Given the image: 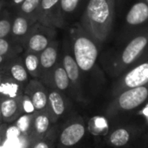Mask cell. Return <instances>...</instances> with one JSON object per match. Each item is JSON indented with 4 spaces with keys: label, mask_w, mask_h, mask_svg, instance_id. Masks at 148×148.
Instances as JSON below:
<instances>
[{
    "label": "cell",
    "mask_w": 148,
    "mask_h": 148,
    "mask_svg": "<svg viewBox=\"0 0 148 148\" xmlns=\"http://www.w3.org/2000/svg\"><path fill=\"white\" fill-rule=\"evenodd\" d=\"M69 41L73 56L82 72L86 95L90 102L101 93L107 83V75L99 64L100 47L79 23L71 28Z\"/></svg>",
    "instance_id": "1"
},
{
    "label": "cell",
    "mask_w": 148,
    "mask_h": 148,
    "mask_svg": "<svg viewBox=\"0 0 148 148\" xmlns=\"http://www.w3.org/2000/svg\"><path fill=\"white\" fill-rule=\"evenodd\" d=\"M148 46V25L127 38L119 42L117 47L103 54L100 63L106 75L115 80L139 63Z\"/></svg>",
    "instance_id": "2"
},
{
    "label": "cell",
    "mask_w": 148,
    "mask_h": 148,
    "mask_svg": "<svg viewBox=\"0 0 148 148\" xmlns=\"http://www.w3.org/2000/svg\"><path fill=\"white\" fill-rule=\"evenodd\" d=\"M115 15V0H88L79 24L101 48L111 36Z\"/></svg>",
    "instance_id": "3"
},
{
    "label": "cell",
    "mask_w": 148,
    "mask_h": 148,
    "mask_svg": "<svg viewBox=\"0 0 148 148\" xmlns=\"http://www.w3.org/2000/svg\"><path fill=\"white\" fill-rule=\"evenodd\" d=\"M109 148H142L148 147V129L144 121L130 114L111 123V128L103 140Z\"/></svg>",
    "instance_id": "4"
},
{
    "label": "cell",
    "mask_w": 148,
    "mask_h": 148,
    "mask_svg": "<svg viewBox=\"0 0 148 148\" xmlns=\"http://www.w3.org/2000/svg\"><path fill=\"white\" fill-rule=\"evenodd\" d=\"M148 102V83L123 91L109 100L103 114L114 122L139 109Z\"/></svg>",
    "instance_id": "5"
},
{
    "label": "cell",
    "mask_w": 148,
    "mask_h": 148,
    "mask_svg": "<svg viewBox=\"0 0 148 148\" xmlns=\"http://www.w3.org/2000/svg\"><path fill=\"white\" fill-rule=\"evenodd\" d=\"M60 59L70 82L72 100L80 104L86 105L89 103L86 95L84 80L82 72L73 56L69 39L65 40L60 48Z\"/></svg>",
    "instance_id": "6"
},
{
    "label": "cell",
    "mask_w": 148,
    "mask_h": 148,
    "mask_svg": "<svg viewBox=\"0 0 148 148\" xmlns=\"http://www.w3.org/2000/svg\"><path fill=\"white\" fill-rule=\"evenodd\" d=\"M88 134L86 120L74 114L60 127L56 148H77Z\"/></svg>",
    "instance_id": "7"
},
{
    "label": "cell",
    "mask_w": 148,
    "mask_h": 148,
    "mask_svg": "<svg viewBox=\"0 0 148 148\" xmlns=\"http://www.w3.org/2000/svg\"><path fill=\"white\" fill-rule=\"evenodd\" d=\"M148 83V61L139 63L114 80L109 92V100L129 88Z\"/></svg>",
    "instance_id": "8"
},
{
    "label": "cell",
    "mask_w": 148,
    "mask_h": 148,
    "mask_svg": "<svg viewBox=\"0 0 148 148\" xmlns=\"http://www.w3.org/2000/svg\"><path fill=\"white\" fill-rule=\"evenodd\" d=\"M56 29L36 22L23 42L22 47L23 51L40 54L56 39Z\"/></svg>",
    "instance_id": "9"
},
{
    "label": "cell",
    "mask_w": 148,
    "mask_h": 148,
    "mask_svg": "<svg viewBox=\"0 0 148 148\" xmlns=\"http://www.w3.org/2000/svg\"><path fill=\"white\" fill-rule=\"evenodd\" d=\"M148 25V4L144 0H137L127 10L121 41L144 29Z\"/></svg>",
    "instance_id": "10"
},
{
    "label": "cell",
    "mask_w": 148,
    "mask_h": 148,
    "mask_svg": "<svg viewBox=\"0 0 148 148\" xmlns=\"http://www.w3.org/2000/svg\"><path fill=\"white\" fill-rule=\"evenodd\" d=\"M60 42L56 39L39 54L40 60V78L39 80L48 87L52 71L60 59Z\"/></svg>",
    "instance_id": "11"
},
{
    "label": "cell",
    "mask_w": 148,
    "mask_h": 148,
    "mask_svg": "<svg viewBox=\"0 0 148 148\" xmlns=\"http://www.w3.org/2000/svg\"><path fill=\"white\" fill-rule=\"evenodd\" d=\"M48 93L49 99L46 112L51 122L56 124L58 120L65 114L72 100L66 95L52 88H48Z\"/></svg>",
    "instance_id": "12"
},
{
    "label": "cell",
    "mask_w": 148,
    "mask_h": 148,
    "mask_svg": "<svg viewBox=\"0 0 148 148\" xmlns=\"http://www.w3.org/2000/svg\"><path fill=\"white\" fill-rule=\"evenodd\" d=\"M38 22L55 29L64 28L60 13V0H41Z\"/></svg>",
    "instance_id": "13"
},
{
    "label": "cell",
    "mask_w": 148,
    "mask_h": 148,
    "mask_svg": "<svg viewBox=\"0 0 148 148\" xmlns=\"http://www.w3.org/2000/svg\"><path fill=\"white\" fill-rule=\"evenodd\" d=\"M25 95L32 101L36 112L46 111L48 106V88L38 79L31 78L24 88Z\"/></svg>",
    "instance_id": "14"
},
{
    "label": "cell",
    "mask_w": 148,
    "mask_h": 148,
    "mask_svg": "<svg viewBox=\"0 0 148 148\" xmlns=\"http://www.w3.org/2000/svg\"><path fill=\"white\" fill-rule=\"evenodd\" d=\"M86 123L88 134L93 137L95 141L101 143L104 146L103 140L111 128L109 119L104 114H99L90 117L86 121Z\"/></svg>",
    "instance_id": "15"
},
{
    "label": "cell",
    "mask_w": 148,
    "mask_h": 148,
    "mask_svg": "<svg viewBox=\"0 0 148 148\" xmlns=\"http://www.w3.org/2000/svg\"><path fill=\"white\" fill-rule=\"evenodd\" d=\"M36 23L17 12H13V20L9 38L22 46L23 42Z\"/></svg>",
    "instance_id": "16"
},
{
    "label": "cell",
    "mask_w": 148,
    "mask_h": 148,
    "mask_svg": "<svg viewBox=\"0 0 148 148\" xmlns=\"http://www.w3.org/2000/svg\"><path fill=\"white\" fill-rule=\"evenodd\" d=\"M2 66L5 73L10 77L24 86H26L29 81L31 79L23 65L21 54L10 58L4 63H3Z\"/></svg>",
    "instance_id": "17"
},
{
    "label": "cell",
    "mask_w": 148,
    "mask_h": 148,
    "mask_svg": "<svg viewBox=\"0 0 148 148\" xmlns=\"http://www.w3.org/2000/svg\"><path fill=\"white\" fill-rule=\"evenodd\" d=\"M47 88H55L62 92V94L66 95L69 98L72 100V89L70 86V82L62 66L61 59H59V62H57V64L56 65L52 71L49 84Z\"/></svg>",
    "instance_id": "18"
},
{
    "label": "cell",
    "mask_w": 148,
    "mask_h": 148,
    "mask_svg": "<svg viewBox=\"0 0 148 148\" xmlns=\"http://www.w3.org/2000/svg\"><path fill=\"white\" fill-rule=\"evenodd\" d=\"M54 124L51 122L46 111L36 112L33 116L32 127L29 139L32 142V145L42 138L51 128Z\"/></svg>",
    "instance_id": "19"
},
{
    "label": "cell",
    "mask_w": 148,
    "mask_h": 148,
    "mask_svg": "<svg viewBox=\"0 0 148 148\" xmlns=\"http://www.w3.org/2000/svg\"><path fill=\"white\" fill-rule=\"evenodd\" d=\"M23 96V95H22ZM21 98L0 100V109L3 123H13L22 114Z\"/></svg>",
    "instance_id": "20"
},
{
    "label": "cell",
    "mask_w": 148,
    "mask_h": 148,
    "mask_svg": "<svg viewBox=\"0 0 148 148\" xmlns=\"http://www.w3.org/2000/svg\"><path fill=\"white\" fill-rule=\"evenodd\" d=\"M24 85L16 82L5 73L0 84V100L16 99L22 97L24 92Z\"/></svg>",
    "instance_id": "21"
},
{
    "label": "cell",
    "mask_w": 148,
    "mask_h": 148,
    "mask_svg": "<svg viewBox=\"0 0 148 148\" xmlns=\"http://www.w3.org/2000/svg\"><path fill=\"white\" fill-rule=\"evenodd\" d=\"M21 57L23 62V65L28 71L30 78L38 79L40 78V60L39 54L29 52V51H23L21 54Z\"/></svg>",
    "instance_id": "22"
},
{
    "label": "cell",
    "mask_w": 148,
    "mask_h": 148,
    "mask_svg": "<svg viewBox=\"0 0 148 148\" xmlns=\"http://www.w3.org/2000/svg\"><path fill=\"white\" fill-rule=\"evenodd\" d=\"M41 0H24L13 12H17L35 22H38Z\"/></svg>",
    "instance_id": "23"
},
{
    "label": "cell",
    "mask_w": 148,
    "mask_h": 148,
    "mask_svg": "<svg viewBox=\"0 0 148 148\" xmlns=\"http://www.w3.org/2000/svg\"><path fill=\"white\" fill-rule=\"evenodd\" d=\"M59 131L60 126H58L57 123L54 124L49 132L42 138L36 141L31 148H56Z\"/></svg>",
    "instance_id": "24"
},
{
    "label": "cell",
    "mask_w": 148,
    "mask_h": 148,
    "mask_svg": "<svg viewBox=\"0 0 148 148\" xmlns=\"http://www.w3.org/2000/svg\"><path fill=\"white\" fill-rule=\"evenodd\" d=\"M82 4V0H60V13L64 26L67 20L76 12Z\"/></svg>",
    "instance_id": "25"
},
{
    "label": "cell",
    "mask_w": 148,
    "mask_h": 148,
    "mask_svg": "<svg viewBox=\"0 0 148 148\" xmlns=\"http://www.w3.org/2000/svg\"><path fill=\"white\" fill-rule=\"evenodd\" d=\"M23 51V47L13 42L10 38H0V56L12 57L22 54Z\"/></svg>",
    "instance_id": "26"
},
{
    "label": "cell",
    "mask_w": 148,
    "mask_h": 148,
    "mask_svg": "<svg viewBox=\"0 0 148 148\" xmlns=\"http://www.w3.org/2000/svg\"><path fill=\"white\" fill-rule=\"evenodd\" d=\"M13 20V11L5 8L0 15V38L10 36Z\"/></svg>",
    "instance_id": "27"
},
{
    "label": "cell",
    "mask_w": 148,
    "mask_h": 148,
    "mask_svg": "<svg viewBox=\"0 0 148 148\" xmlns=\"http://www.w3.org/2000/svg\"><path fill=\"white\" fill-rule=\"evenodd\" d=\"M34 114H22L16 121L13 122L14 125L16 127V128L20 131V133L23 135L28 136V137L30 136Z\"/></svg>",
    "instance_id": "28"
},
{
    "label": "cell",
    "mask_w": 148,
    "mask_h": 148,
    "mask_svg": "<svg viewBox=\"0 0 148 148\" xmlns=\"http://www.w3.org/2000/svg\"><path fill=\"white\" fill-rule=\"evenodd\" d=\"M21 108L23 114H32L36 112L32 101L24 93L21 98Z\"/></svg>",
    "instance_id": "29"
},
{
    "label": "cell",
    "mask_w": 148,
    "mask_h": 148,
    "mask_svg": "<svg viewBox=\"0 0 148 148\" xmlns=\"http://www.w3.org/2000/svg\"><path fill=\"white\" fill-rule=\"evenodd\" d=\"M24 0H7V8L12 11H15Z\"/></svg>",
    "instance_id": "30"
},
{
    "label": "cell",
    "mask_w": 148,
    "mask_h": 148,
    "mask_svg": "<svg viewBox=\"0 0 148 148\" xmlns=\"http://www.w3.org/2000/svg\"><path fill=\"white\" fill-rule=\"evenodd\" d=\"M7 128V123H2L0 124V146L3 144L5 140V133Z\"/></svg>",
    "instance_id": "31"
},
{
    "label": "cell",
    "mask_w": 148,
    "mask_h": 148,
    "mask_svg": "<svg viewBox=\"0 0 148 148\" xmlns=\"http://www.w3.org/2000/svg\"><path fill=\"white\" fill-rule=\"evenodd\" d=\"M147 61H148V46L147 48L146 49L145 52L143 53L142 56L140 57V61H139V63H141V62H147ZM139 63H138V64H139Z\"/></svg>",
    "instance_id": "32"
},
{
    "label": "cell",
    "mask_w": 148,
    "mask_h": 148,
    "mask_svg": "<svg viewBox=\"0 0 148 148\" xmlns=\"http://www.w3.org/2000/svg\"><path fill=\"white\" fill-rule=\"evenodd\" d=\"M6 4H7V1L6 0H0V15L3 12V10L5 8H7Z\"/></svg>",
    "instance_id": "33"
},
{
    "label": "cell",
    "mask_w": 148,
    "mask_h": 148,
    "mask_svg": "<svg viewBox=\"0 0 148 148\" xmlns=\"http://www.w3.org/2000/svg\"><path fill=\"white\" fill-rule=\"evenodd\" d=\"M10 58H11V57H10V56H0V65H2L3 63H4Z\"/></svg>",
    "instance_id": "34"
},
{
    "label": "cell",
    "mask_w": 148,
    "mask_h": 148,
    "mask_svg": "<svg viewBox=\"0 0 148 148\" xmlns=\"http://www.w3.org/2000/svg\"><path fill=\"white\" fill-rule=\"evenodd\" d=\"M104 146L101 144V143H99V142H96V141H95V144L93 145V146H90V147H88L87 148H101L103 147Z\"/></svg>",
    "instance_id": "35"
},
{
    "label": "cell",
    "mask_w": 148,
    "mask_h": 148,
    "mask_svg": "<svg viewBox=\"0 0 148 148\" xmlns=\"http://www.w3.org/2000/svg\"><path fill=\"white\" fill-rule=\"evenodd\" d=\"M4 75H5V72L3 70V68L2 65H0V84H1V82L3 81V78Z\"/></svg>",
    "instance_id": "36"
},
{
    "label": "cell",
    "mask_w": 148,
    "mask_h": 148,
    "mask_svg": "<svg viewBox=\"0 0 148 148\" xmlns=\"http://www.w3.org/2000/svg\"><path fill=\"white\" fill-rule=\"evenodd\" d=\"M124 1H125V0H115V2H116V10H117L118 9H121V6H122Z\"/></svg>",
    "instance_id": "37"
},
{
    "label": "cell",
    "mask_w": 148,
    "mask_h": 148,
    "mask_svg": "<svg viewBox=\"0 0 148 148\" xmlns=\"http://www.w3.org/2000/svg\"><path fill=\"white\" fill-rule=\"evenodd\" d=\"M0 123H3V120H2V114H1V109H0Z\"/></svg>",
    "instance_id": "38"
},
{
    "label": "cell",
    "mask_w": 148,
    "mask_h": 148,
    "mask_svg": "<svg viewBox=\"0 0 148 148\" xmlns=\"http://www.w3.org/2000/svg\"><path fill=\"white\" fill-rule=\"evenodd\" d=\"M0 148H7V147H6V146H5L4 144H3V145H1V146H0Z\"/></svg>",
    "instance_id": "39"
},
{
    "label": "cell",
    "mask_w": 148,
    "mask_h": 148,
    "mask_svg": "<svg viewBox=\"0 0 148 148\" xmlns=\"http://www.w3.org/2000/svg\"><path fill=\"white\" fill-rule=\"evenodd\" d=\"M82 3H87V2H88V0H82Z\"/></svg>",
    "instance_id": "40"
},
{
    "label": "cell",
    "mask_w": 148,
    "mask_h": 148,
    "mask_svg": "<svg viewBox=\"0 0 148 148\" xmlns=\"http://www.w3.org/2000/svg\"><path fill=\"white\" fill-rule=\"evenodd\" d=\"M144 1H145V2H146V3L148 4V0H144Z\"/></svg>",
    "instance_id": "41"
},
{
    "label": "cell",
    "mask_w": 148,
    "mask_h": 148,
    "mask_svg": "<svg viewBox=\"0 0 148 148\" xmlns=\"http://www.w3.org/2000/svg\"><path fill=\"white\" fill-rule=\"evenodd\" d=\"M101 148H109V147H101Z\"/></svg>",
    "instance_id": "42"
},
{
    "label": "cell",
    "mask_w": 148,
    "mask_h": 148,
    "mask_svg": "<svg viewBox=\"0 0 148 148\" xmlns=\"http://www.w3.org/2000/svg\"><path fill=\"white\" fill-rule=\"evenodd\" d=\"M142 148H148V147H142Z\"/></svg>",
    "instance_id": "43"
},
{
    "label": "cell",
    "mask_w": 148,
    "mask_h": 148,
    "mask_svg": "<svg viewBox=\"0 0 148 148\" xmlns=\"http://www.w3.org/2000/svg\"><path fill=\"white\" fill-rule=\"evenodd\" d=\"M0 124H2V123H0Z\"/></svg>",
    "instance_id": "44"
},
{
    "label": "cell",
    "mask_w": 148,
    "mask_h": 148,
    "mask_svg": "<svg viewBox=\"0 0 148 148\" xmlns=\"http://www.w3.org/2000/svg\"><path fill=\"white\" fill-rule=\"evenodd\" d=\"M6 1H7V0H6Z\"/></svg>",
    "instance_id": "45"
}]
</instances>
